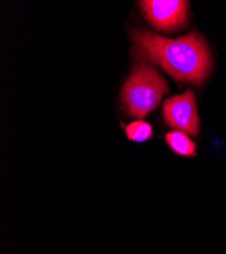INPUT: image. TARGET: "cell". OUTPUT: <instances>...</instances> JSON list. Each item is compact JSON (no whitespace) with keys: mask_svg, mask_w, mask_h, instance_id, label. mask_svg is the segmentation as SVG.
Listing matches in <instances>:
<instances>
[{"mask_svg":"<svg viewBox=\"0 0 226 254\" xmlns=\"http://www.w3.org/2000/svg\"><path fill=\"white\" fill-rule=\"evenodd\" d=\"M125 132L130 140L136 142L146 141L153 134L151 125L142 120H137L127 125L125 127Z\"/></svg>","mask_w":226,"mask_h":254,"instance_id":"obj_6","label":"cell"},{"mask_svg":"<svg viewBox=\"0 0 226 254\" xmlns=\"http://www.w3.org/2000/svg\"><path fill=\"white\" fill-rule=\"evenodd\" d=\"M164 121L179 131L197 135L200 121L196 107V99L192 91L168 99L163 104Z\"/></svg>","mask_w":226,"mask_h":254,"instance_id":"obj_3","label":"cell"},{"mask_svg":"<svg viewBox=\"0 0 226 254\" xmlns=\"http://www.w3.org/2000/svg\"><path fill=\"white\" fill-rule=\"evenodd\" d=\"M132 41L140 61L155 63L177 80L200 84L210 73L209 48L203 37L195 32L168 39L150 31L136 30Z\"/></svg>","mask_w":226,"mask_h":254,"instance_id":"obj_1","label":"cell"},{"mask_svg":"<svg viewBox=\"0 0 226 254\" xmlns=\"http://www.w3.org/2000/svg\"><path fill=\"white\" fill-rule=\"evenodd\" d=\"M168 92V84L159 72L147 62L140 61L122 89V101L129 115L142 118L156 109Z\"/></svg>","mask_w":226,"mask_h":254,"instance_id":"obj_2","label":"cell"},{"mask_svg":"<svg viewBox=\"0 0 226 254\" xmlns=\"http://www.w3.org/2000/svg\"><path fill=\"white\" fill-rule=\"evenodd\" d=\"M140 4L147 19L157 30L173 32L181 28L187 20L188 1L145 0Z\"/></svg>","mask_w":226,"mask_h":254,"instance_id":"obj_4","label":"cell"},{"mask_svg":"<svg viewBox=\"0 0 226 254\" xmlns=\"http://www.w3.org/2000/svg\"><path fill=\"white\" fill-rule=\"evenodd\" d=\"M166 141L172 151L179 156L195 157L197 146L195 142L184 132L176 130L166 135Z\"/></svg>","mask_w":226,"mask_h":254,"instance_id":"obj_5","label":"cell"}]
</instances>
